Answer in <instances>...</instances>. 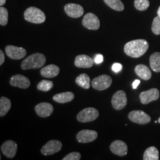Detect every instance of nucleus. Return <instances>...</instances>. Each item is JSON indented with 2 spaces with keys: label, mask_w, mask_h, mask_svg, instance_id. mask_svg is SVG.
<instances>
[{
  "label": "nucleus",
  "mask_w": 160,
  "mask_h": 160,
  "mask_svg": "<svg viewBox=\"0 0 160 160\" xmlns=\"http://www.w3.org/2000/svg\"><path fill=\"white\" fill-rule=\"evenodd\" d=\"M104 1L109 7L116 11L122 12L125 8L121 0H104Z\"/></svg>",
  "instance_id": "obj_26"
},
{
  "label": "nucleus",
  "mask_w": 160,
  "mask_h": 160,
  "mask_svg": "<svg viewBox=\"0 0 160 160\" xmlns=\"http://www.w3.org/2000/svg\"><path fill=\"white\" fill-rule=\"evenodd\" d=\"M5 61V56L2 51L0 50V65H2Z\"/></svg>",
  "instance_id": "obj_34"
},
{
  "label": "nucleus",
  "mask_w": 160,
  "mask_h": 160,
  "mask_svg": "<svg viewBox=\"0 0 160 160\" xmlns=\"http://www.w3.org/2000/svg\"><path fill=\"white\" fill-rule=\"evenodd\" d=\"M6 53L7 55L12 59L18 60L25 57L27 52L22 47L8 45L6 46Z\"/></svg>",
  "instance_id": "obj_11"
},
{
  "label": "nucleus",
  "mask_w": 160,
  "mask_h": 160,
  "mask_svg": "<svg viewBox=\"0 0 160 160\" xmlns=\"http://www.w3.org/2000/svg\"><path fill=\"white\" fill-rule=\"evenodd\" d=\"M150 5L149 0H135L134 6L139 11H145Z\"/></svg>",
  "instance_id": "obj_28"
},
{
  "label": "nucleus",
  "mask_w": 160,
  "mask_h": 160,
  "mask_svg": "<svg viewBox=\"0 0 160 160\" xmlns=\"http://www.w3.org/2000/svg\"><path fill=\"white\" fill-rule=\"evenodd\" d=\"M152 31L156 35L160 34V18L157 16L155 17L152 24Z\"/></svg>",
  "instance_id": "obj_30"
},
{
  "label": "nucleus",
  "mask_w": 160,
  "mask_h": 160,
  "mask_svg": "<svg viewBox=\"0 0 160 160\" xmlns=\"http://www.w3.org/2000/svg\"><path fill=\"white\" fill-rule=\"evenodd\" d=\"M140 82H141L140 80H135V81H133V84H132V88H133V89H136V88H137L138 86H139V84H140Z\"/></svg>",
  "instance_id": "obj_35"
},
{
  "label": "nucleus",
  "mask_w": 160,
  "mask_h": 160,
  "mask_svg": "<svg viewBox=\"0 0 160 160\" xmlns=\"http://www.w3.org/2000/svg\"><path fill=\"white\" fill-rule=\"evenodd\" d=\"M60 69L54 64L48 65L40 69V75L45 78H52L57 77L59 74Z\"/></svg>",
  "instance_id": "obj_19"
},
{
  "label": "nucleus",
  "mask_w": 160,
  "mask_h": 160,
  "mask_svg": "<svg viewBox=\"0 0 160 160\" xmlns=\"http://www.w3.org/2000/svg\"><path fill=\"white\" fill-rule=\"evenodd\" d=\"M12 107V102L7 97H1L0 98V116L4 117L7 114Z\"/></svg>",
  "instance_id": "obj_24"
},
{
  "label": "nucleus",
  "mask_w": 160,
  "mask_h": 160,
  "mask_svg": "<svg viewBox=\"0 0 160 160\" xmlns=\"http://www.w3.org/2000/svg\"><path fill=\"white\" fill-rule=\"evenodd\" d=\"M112 69L113 70V71H114V72L117 73L120 72V71L122 69V65L119 63H114L113 65Z\"/></svg>",
  "instance_id": "obj_32"
},
{
  "label": "nucleus",
  "mask_w": 160,
  "mask_h": 160,
  "mask_svg": "<svg viewBox=\"0 0 160 160\" xmlns=\"http://www.w3.org/2000/svg\"><path fill=\"white\" fill-rule=\"evenodd\" d=\"M159 98V90L157 88H151L147 91L142 92L139 94L141 103L147 104L150 102L155 101Z\"/></svg>",
  "instance_id": "obj_13"
},
{
  "label": "nucleus",
  "mask_w": 160,
  "mask_h": 160,
  "mask_svg": "<svg viewBox=\"0 0 160 160\" xmlns=\"http://www.w3.org/2000/svg\"><path fill=\"white\" fill-rule=\"evenodd\" d=\"M1 151L2 154L9 158H14L17 151V144L15 141L12 140L6 141L2 144Z\"/></svg>",
  "instance_id": "obj_12"
},
{
  "label": "nucleus",
  "mask_w": 160,
  "mask_h": 160,
  "mask_svg": "<svg viewBox=\"0 0 160 160\" xmlns=\"http://www.w3.org/2000/svg\"><path fill=\"white\" fill-rule=\"evenodd\" d=\"M74 98V94L70 92H64L57 94L53 97V100L59 103H68Z\"/></svg>",
  "instance_id": "obj_21"
},
{
  "label": "nucleus",
  "mask_w": 160,
  "mask_h": 160,
  "mask_svg": "<svg viewBox=\"0 0 160 160\" xmlns=\"http://www.w3.org/2000/svg\"><path fill=\"white\" fill-rule=\"evenodd\" d=\"M62 148V143L59 140H51L41 149V153L45 156L55 154L59 152Z\"/></svg>",
  "instance_id": "obj_6"
},
{
  "label": "nucleus",
  "mask_w": 160,
  "mask_h": 160,
  "mask_svg": "<svg viewBox=\"0 0 160 160\" xmlns=\"http://www.w3.org/2000/svg\"><path fill=\"white\" fill-rule=\"evenodd\" d=\"M148 48V43L147 40L136 39L126 43L124 46V52L130 57L138 58L143 55Z\"/></svg>",
  "instance_id": "obj_1"
},
{
  "label": "nucleus",
  "mask_w": 160,
  "mask_h": 160,
  "mask_svg": "<svg viewBox=\"0 0 160 160\" xmlns=\"http://www.w3.org/2000/svg\"><path fill=\"white\" fill-rule=\"evenodd\" d=\"M99 112L94 108H87L81 110L77 116V119L81 123H87L96 120Z\"/></svg>",
  "instance_id": "obj_4"
},
{
  "label": "nucleus",
  "mask_w": 160,
  "mask_h": 160,
  "mask_svg": "<svg viewBox=\"0 0 160 160\" xmlns=\"http://www.w3.org/2000/svg\"><path fill=\"white\" fill-rule=\"evenodd\" d=\"M6 0H0V6H2L6 4Z\"/></svg>",
  "instance_id": "obj_36"
},
{
  "label": "nucleus",
  "mask_w": 160,
  "mask_h": 160,
  "mask_svg": "<svg viewBox=\"0 0 160 160\" xmlns=\"http://www.w3.org/2000/svg\"><path fill=\"white\" fill-rule=\"evenodd\" d=\"M97 137V132L90 129H83L77 134L76 139L80 143H89L96 140Z\"/></svg>",
  "instance_id": "obj_10"
},
{
  "label": "nucleus",
  "mask_w": 160,
  "mask_h": 160,
  "mask_svg": "<svg viewBox=\"0 0 160 160\" xmlns=\"http://www.w3.org/2000/svg\"><path fill=\"white\" fill-rule=\"evenodd\" d=\"M53 87V82L52 81L49 80H42L37 86V88L39 90L42 92H49Z\"/></svg>",
  "instance_id": "obj_27"
},
{
  "label": "nucleus",
  "mask_w": 160,
  "mask_h": 160,
  "mask_svg": "<svg viewBox=\"0 0 160 160\" xmlns=\"http://www.w3.org/2000/svg\"><path fill=\"white\" fill-rule=\"evenodd\" d=\"M94 61V60L88 55H80L75 57L74 65L78 68H90L93 66Z\"/></svg>",
  "instance_id": "obj_18"
},
{
  "label": "nucleus",
  "mask_w": 160,
  "mask_h": 160,
  "mask_svg": "<svg viewBox=\"0 0 160 160\" xmlns=\"http://www.w3.org/2000/svg\"><path fill=\"white\" fill-rule=\"evenodd\" d=\"M128 118L132 122L140 125H145L149 123L151 117L142 110H133L128 114Z\"/></svg>",
  "instance_id": "obj_7"
},
{
  "label": "nucleus",
  "mask_w": 160,
  "mask_h": 160,
  "mask_svg": "<svg viewBox=\"0 0 160 160\" xmlns=\"http://www.w3.org/2000/svg\"><path fill=\"white\" fill-rule=\"evenodd\" d=\"M103 61V56L101 54H98L94 58V62H95V63H97V64L102 63Z\"/></svg>",
  "instance_id": "obj_33"
},
{
  "label": "nucleus",
  "mask_w": 160,
  "mask_h": 160,
  "mask_svg": "<svg viewBox=\"0 0 160 160\" xmlns=\"http://www.w3.org/2000/svg\"><path fill=\"white\" fill-rule=\"evenodd\" d=\"M81 158V155L78 152H72L67 155L62 160H80Z\"/></svg>",
  "instance_id": "obj_31"
},
{
  "label": "nucleus",
  "mask_w": 160,
  "mask_h": 160,
  "mask_svg": "<svg viewBox=\"0 0 160 160\" xmlns=\"http://www.w3.org/2000/svg\"><path fill=\"white\" fill-rule=\"evenodd\" d=\"M143 160H159V152L155 147H150L145 150L143 156Z\"/></svg>",
  "instance_id": "obj_25"
},
{
  "label": "nucleus",
  "mask_w": 160,
  "mask_h": 160,
  "mask_svg": "<svg viewBox=\"0 0 160 160\" xmlns=\"http://www.w3.org/2000/svg\"><path fill=\"white\" fill-rule=\"evenodd\" d=\"M112 83V79L108 75L103 74L94 78L91 82L92 88L98 91L109 88Z\"/></svg>",
  "instance_id": "obj_5"
},
{
  "label": "nucleus",
  "mask_w": 160,
  "mask_h": 160,
  "mask_svg": "<svg viewBox=\"0 0 160 160\" xmlns=\"http://www.w3.org/2000/svg\"><path fill=\"white\" fill-rule=\"evenodd\" d=\"M65 12L69 17L78 18L81 17L84 14L83 7L79 4L69 3L66 4L64 7Z\"/></svg>",
  "instance_id": "obj_16"
},
{
  "label": "nucleus",
  "mask_w": 160,
  "mask_h": 160,
  "mask_svg": "<svg viewBox=\"0 0 160 160\" xmlns=\"http://www.w3.org/2000/svg\"><path fill=\"white\" fill-rule=\"evenodd\" d=\"M110 149L112 153L120 157H123L128 153V145L126 143L120 140H116L110 145Z\"/></svg>",
  "instance_id": "obj_15"
},
{
  "label": "nucleus",
  "mask_w": 160,
  "mask_h": 160,
  "mask_svg": "<svg viewBox=\"0 0 160 160\" xmlns=\"http://www.w3.org/2000/svg\"><path fill=\"white\" fill-rule=\"evenodd\" d=\"M149 65L152 71L155 72H160V52L153 53L149 58Z\"/></svg>",
  "instance_id": "obj_23"
},
{
  "label": "nucleus",
  "mask_w": 160,
  "mask_h": 160,
  "mask_svg": "<svg viewBox=\"0 0 160 160\" xmlns=\"http://www.w3.org/2000/svg\"><path fill=\"white\" fill-rule=\"evenodd\" d=\"M9 82L12 87L23 89L28 88L30 86V81L29 78L23 75L17 74L12 76Z\"/></svg>",
  "instance_id": "obj_14"
},
{
  "label": "nucleus",
  "mask_w": 160,
  "mask_h": 160,
  "mask_svg": "<svg viewBox=\"0 0 160 160\" xmlns=\"http://www.w3.org/2000/svg\"><path fill=\"white\" fill-rule=\"evenodd\" d=\"M126 92L123 90H119L116 92L112 98V104L116 110L123 109L127 104Z\"/></svg>",
  "instance_id": "obj_8"
},
{
  "label": "nucleus",
  "mask_w": 160,
  "mask_h": 160,
  "mask_svg": "<svg viewBox=\"0 0 160 160\" xmlns=\"http://www.w3.org/2000/svg\"><path fill=\"white\" fill-rule=\"evenodd\" d=\"M75 83L84 89H89L90 88L91 80L90 77L85 73L79 75L75 79Z\"/></svg>",
  "instance_id": "obj_22"
},
{
  "label": "nucleus",
  "mask_w": 160,
  "mask_h": 160,
  "mask_svg": "<svg viewBox=\"0 0 160 160\" xmlns=\"http://www.w3.org/2000/svg\"><path fill=\"white\" fill-rule=\"evenodd\" d=\"M157 122H158V120H156V121H155V123H157Z\"/></svg>",
  "instance_id": "obj_39"
},
{
  "label": "nucleus",
  "mask_w": 160,
  "mask_h": 160,
  "mask_svg": "<svg viewBox=\"0 0 160 160\" xmlns=\"http://www.w3.org/2000/svg\"><path fill=\"white\" fill-rule=\"evenodd\" d=\"M45 56L41 53H35L24 59L21 64L23 70L39 69L44 66L46 63Z\"/></svg>",
  "instance_id": "obj_2"
},
{
  "label": "nucleus",
  "mask_w": 160,
  "mask_h": 160,
  "mask_svg": "<svg viewBox=\"0 0 160 160\" xmlns=\"http://www.w3.org/2000/svg\"><path fill=\"white\" fill-rule=\"evenodd\" d=\"M35 111L37 114L41 118L49 117L53 112V107L49 103L43 102L38 104L35 108Z\"/></svg>",
  "instance_id": "obj_17"
},
{
  "label": "nucleus",
  "mask_w": 160,
  "mask_h": 160,
  "mask_svg": "<svg viewBox=\"0 0 160 160\" xmlns=\"http://www.w3.org/2000/svg\"><path fill=\"white\" fill-rule=\"evenodd\" d=\"M82 23L84 27L89 30H97L100 27V22L98 18L92 12H88L84 16Z\"/></svg>",
  "instance_id": "obj_9"
},
{
  "label": "nucleus",
  "mask_w": 160,
  "mask_h": 160,
  "mask_svg": "<svg viewBox=\"0 0 160 160\" xmlns=\"http://www.w3.org/2000/svg\"><path fill=\"white\" fill-rule=\"evenodd\" d=\"M8 12L6 8L1 7L0 8V24L1 26H6L8 23Z\"/></svg>",
  "instance_id": "obj_29"
},
{
  "label": "nucleus",
  "mask_w": 160,
  "mask_h": 160,
  "mask_svg": "<svg viewBox=\"0 0 160 160\" xmlns=\"http://www.w3.org/2000/svg\"><path fill=\"white\" fill-rule=\"evenodd\" d=\"M157 15H158V16L160 17V7L158 8V11H157Z\"/></svg>",
  "instance_id": "obj_37"
},
{
  "label": "nucleus",
  "mask_w": 160,
  "mask_h": 160,
  "mask_svg": "<svg viewBox=\"0 0 160 160\" xmlns=\"http://www.w3.org/2000/svg\"><path fill=\"white\" fill-rule=\"evenodd\" d=\"M26 21L34 24H40L46 20V16L43 12L38 8L30 7L28 8L24 14Z\"/></svg>",
  "instance_id": "obj_3"
},
{
  "label": "nucleus",
  "mask_w": 160,
  "mask_h": 160,
  "mask_svg": "<svg viewBox=\"0 0 160 160\" xmlns=\"http://www.w3.org/2000/svg\"><path fill=\"white\" fill-rule=\"evenodd\" d=\"M135 72L139 77L145 81L149 80L152 77V73L149 68L143 64L137 65L135 68Z\"/></svg>",
  "instance_id": "obj_20"
},
{
  "label": "nucleus",
  "mask_w": 160,
  "mask_h": 160,
  "mask_svg": "<svg viewBox=\"0 0 160 160\" xmlns=\"http://www.w3.org/2000/svg\"><path fill=\"white\" fill-rule=\"evenodd\" d=\"M158 123H160V118H159V119H158Z\"/></svg>",
  "instance_id": "obj_38"
}]
</instances>
